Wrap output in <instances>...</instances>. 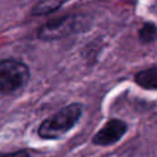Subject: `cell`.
I'll list each match as a JSON object with an SVG mask.
<instances>
[{"instance_id": "1", "label": "cell", "mask_w": 157, "mask_h": 157, "mask_svg": "<svg viewBox=\"0 0 157 157\" xmlns=\"http://www.w3.org/2000/svg\"><path fill=\"white\" fill-rule=\"evenodd\" d=\"M82 113L81 104L74 103L61 108L50 118L45 119L38 129V134L43 139H59L69 132L80 120Z\"/></svg>"}, {"instance_id": "2", "label": "cell", "mask_w": 157, "mask_h": 157, "mask_svg": "<svg viewBox=\"0 0 157 157\" xmlns=\"http://www.w3.org/2000/svg\"><path fill=\"white\" fill-rule=\"evenodd\" d=\"M29 80L27 65L13 59L0 61V93L12 94L22 90Z\"/></svg>"}, {"instance_id": "3", "label": "cell", "mask_w": 157, "mask_h": 157, "mask_svg": "<svg viewBox=\"0 0 157 157\" xmlns=\"http://www.w3.org/2000/svg\"><path fill=\"white\" fill-rule=\"evenodd\" d=\"M76 27V18L72 16H65L61 18L53 20L38 31V37L43 40H54L71 33Z\"/></svg>"}, {"instance_id": "4", "label": "cell", "mask_w": 157, "mask_h": 157, "mask_svg": "<svg viewBox=\"0 0 157 157\" xmlns=\"http://www.w3.org/2000/svg\"><path fill=\"white\" fill-rule=\"evenodd\" d=\"M128 126L123 120L112 119L93 136V144L98 146H109L115 144L125 134Z\"/></svg>"}, {"instance_id": "5", "label": "cell", "mask_w": 157, "mask_h": 157, "mask_svg": "<svg viewBox=\"0 0 157 157\" xmlns=\"http://www.w3.org/2000/svg\"><path fill=\"white\" fill-rule=\"evenodd\" d=\"M135 81L144 88L156 90L157 88V66L142 70L135 75Z\"/></svg>"}, {"instance_id": "6", "label": "cell", "mask_w": 157, "mask_h": 157, "mask_svg": "<svg viewBox=\"0 0 157 157\" xmlns=\"http://www.w3.org/2000/svg\"><path fill=\"white\" fill-rule=\"evenodd\" d=\"M63 2H64V0H42L34 6L33 13L40 16V15H47V13L54 12L55 10H58L61 6Z\"/></svg>"}, {"instance_id": "7", "label": "cell", "mask_w": 157, "mask_h": 157, "mask_svg": "<svg viewBox=\"0 0 157 157\" xmlns=\"http://www.w3.org/2000/svg\"><path fill=\"white\" fill-rule=\"evenodd\" d=\"M139 37L141 39V42L144 43H150V42H153L157 37V28L155 25L152 23H145L140 32H139Z\"/></svg>"}, {"instance_id": "8", "label": "cell", "mask_w": 157, "mask_h": 157, "mask_svg": "<svg viewBox=\"0 0 157 157\" xmlns=\"http://www.w3.org/2000/svg\"><path fill=\"white\" fill-rule=\"evenodd\" d=\"M0 157H29V153L25 150H20V151H16V152L0 155Z\"/></svg>"}]
</instances>
